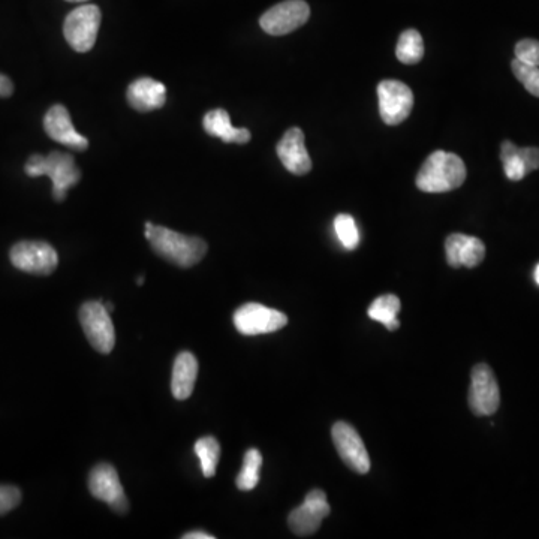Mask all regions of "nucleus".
<instances>
[{"mask_svg": "<svg viewBox=\"0 0 539 539\" xmlns=\"http://www.w3.org/2000/svg\"><path fill=\"white\" fill-rule=\"evenodd\" d=\"M144 228V236L149 240L153 251L174 266L189 269L206 257L207 243L200 237L185 236L153 225L152 222H146Z\"/></svg>", "mask_w": 539, "mask_h": 539, "instance_id": "obj_1", "label": "nucleus"}, {"mask_svg": "<svg viewBox=\"0 0 539 539\" xmlns=\"http://www.w3.org/2000/svg\"><path fill=\"white\" fill-rule=\"evenodd\" d=\"M466 180L465 162L454 153H432L417 174V188L427 194H444L459 189Z\"/></svg>", "mask_w": 539, "mask_h": 539, "instance_id": "obj_2", "label": "nucleus"}, {"mask_svg": "<svg viewBox=\"0 0 539 539\" xmlns=\"http://www.w3.org/2000/svg\"><path fill=\"white\" fill-rule=\"evenodd\" d=\"M24 171L29 177H50L53 182V197L57 203L65 201L66 192L81 180V171L75 165L74 158L62 152H53L48 156H30Z\"/></svg>", "mask_w": 539, "mask_h": 539, "instance_id": "obj_3", "label": "nucleus"}, {"mask_svg": "<svg viewBox=\"0 0 539 539\" xmlns=\"http://www.w3.org/2000/svg\"><path fill=\"white\" fill-rule=\"evenodd\" d=\"M101 9L96 5H83L69 12L63 24L66 42L77 53H87L95 47L101 26Z\"/></svg>", "mask_w": 539, "mask_h": 539, "instance_id": "obj_4", "label": "nucleus"}, {"mask_svg": "<svg viewBox=\"0 0 539 539\" xmlns=\"http://www.w3.org/2000/svg\"><path fill=\"white\" fill-rule=\"evenodd\" d=\"M80 324L90 345L101 352L110 354L116 345V331L113 321L102 301H87L80 309Z\"/></svg>", "mask_w": 539, "mask_h": 539, "instance_id": "obj_5", "label": "nucleus"}, {"mask_svg": "<svg viewBox=\"0 0 539 539\" xmlns=\"http://www.w3.org/2000/svg\"><path fill=\"white\" fill-rule=\"evenodd\" d=\"M12 266L24 273L48 276L56 270L59 255L45 242H20L11 249Z\"/></svg>", "mask_w": 539, "mask_h": 539, "instance_id": "obj_6", "label": "nucleus"}, {"mask_svg": "<svg viewBox=\"0 0 539 539\" xmlns=\"http://www.w3.org/2000/svg\"><path fill=\"white\" fill-rule=\"evenodd\" d=\"M288 324V316L258 303L243 304L234 313V325L245 336L274 333Z\"/></svg>", "mask_w": 539, "mask_h": 539, "instance_id": "obj_7", "label": "nucleus"}, {"mask_svg": "<svg viewBox=\"0 0 539 539\" xmlns=\"http://www.w3.org/2000/svg\"><path fill=\"white\" fill-rule=\"evenodd\" d=\"M501 405V391L495 373L487 364H477L472 370L469 406L478 417L495 414Z\"/></svg>", "mask_w": 539, "mask_h": 539, "instance_id": "obj_8", "label": "nucleus"}, {"mask_svg": "<svg viewBox=\"0 0 539 539\" xmlns=\"http://www.w3.org/2000/svg\"><path fill=\"white\" fill-rule=\"evenodd\" d=\"M379 113L384 123L400 125L408 119L414 107V95L402 81L385 80L378 86Z\"/></svg>", "mask_w": 539, "mask_h": 539, "instance_id": "obj_9", "label": "nucleus"}, {"mask_svg": "<svg viewBox=\"0 0 539 539\" xmlns=\"http://www.w3.org/2000/svg\"><path fill=\"white\" fill-rule=\"evenodd\" d=\"M89 490L93 498L105 502L114 513H128L129 502L125 490L120 484L119 474L108 463H101L92 469L89 477Z\"/></svg>", "mask_w": 539, "mask_h": 539, "instance_id": "obj_10", "label": "nucleus"}, {"mask_svg": "<svg viewBox=\"0 0 539 539\" xmlns=\"http://www.w3.org/2000/svg\"><path fill=\"white\" fill-rule=\"evenodd\" d=\"M309 17L310 8L304 0H285L264 12L260 24L269 35L282 36L306 24Z\"/></svg>", "mask_w": 539, "mask_h": 539, "instance_id": "obj_11", "label": "nucleus"}, {"mask_svg": "<svg viewBox=\"0 0 539 539\" xmlns=\"http://www.w3.org/2000/svg\"><path fill=\"white\" fill-rule=\"evenodd\" d=\"M334 447L339 453L340 459L346 466L357 474H367L370 471V457L364 447L363 439L351 424L336 423L331 430Z\"/></svg>", "mask_w": 539, "mask_h": 539, "instance_id": "obj_12", "label": "nucleus"}, {"mask_svg": "<svg viewBox=\"0 0 539 539\" xmlns=\"http://www.w3.org/2000/svg\"><path fill=\"white\" fill-rule=\"evenodd\" d=\"M327 495L322 490H312L300 507L288 517V525L297 537H310L318 531L322 520L330 514Z\"/></svg>", "mask_w": 539, "mask_h": 539, "instance_id": "obj_13", "label": "nucleus"}, {"mask_svg": "<svg viewBox=\"0 0 539 539\" xmlns=\"http://www.w3.org/2000/svg\"><path fill=\"white\" fill-rule=\"evenodd\" d=\"M44 129L48 137L68 149L84 152L89 147V140L75 131L69 111L63 105H54L44 117Z\"/></svg>", "mask_w": 539, "mask_h": 539, "instance_id": "obj_14", "label": "nucleus"}, {"mask_svg": "<svg viewBox=\"0 0 539 539\" xmlns=\"http://www.w3.org/2000/svg\"><path fill=\"white\" fill-rule=\"evenodd\" d=\"M276 152L289 173L304 176L312 170V159L307 153L304 132L300 128L288 129L277 144Z\"/></svg>", "mask_w": 539, "mask_h": 539, "instance_id": "obj_15", "label": "nucleus"}, {"mask_svg": "<svg viewBox=\"0 0 539 539\" xmlns=\"http://www.w3.org/2000/svg\"><path fill=\"white\" fill-rule=\"evenodd\" d=\"M447 261L453 269L468 267L475 269L480 266L486 257V246L477 237L466 234H451L445 242Z\"/></svg>", "mask_w": 539, "mask_h": 539, "instance_id": "obj_16", "label": "nucleus"}, {"mask_svg": "<svg viewBox=\"0 0 539 539\" xmlns=\"http://www.w3.org/2000/svg\"><path fill=\"white\" fill-rule=\"evenodd\" d=\"M129 105L140 113H150L164 107L167 101V87L161 81L143 77L129 84L126 93Z\"/></svg>", "mask_w": 539, "mask_h": 539, "instance_id": "obj_17", "label": "nucleus"}, {"mask_svg": "<svg viewBox=\"0 0 539 539\" xmlns=\"http://www.w3.org/2000/svg\"><path fill=\"white\" fill-rule=\"evenodd\" d=\"M198 376V361L192 352H180L174 361L171 391L174 399L186 400L194 393Z\"/></svg>", "mask_w": 539, "mask_h": 539, "instance_id": "obj_18", "label": "nucleus"}, {"mask_svg": "<svg viewBox=\"0 0 539 539\" xmlns=\"http://www.w3.org/2000/svg\"><path fill=\"white\" fill-rule=\"evenodd\" d=\"M204 129L210 137L221 138L224 143L246 144L251 141V132L246 128H234L230 114L225 110H212L204 116Z\"/></svg>", "mask_w": 539, "mask_h": 539, "instance_id": "obj_19", "label": "nucleus"}, {"mask_svg": "<svg viewBox=\"0 0 539 539\" xmlns=\"http://www.w3.org/2000/svg\"><path fill=\"white\" fill-rule=\"evenodd\" d=\"M400 312V300L394 294L381 295L369 307V316L373 321L381 322L390 331L400 327L397 315Z\"/></svg>", "mask_w": 539, "mask_h": 539, "instance_id": "obj_20", "label": "nucleus"}, {"mask_svg": "<svg viewBox=\"0 0 539 539\" xmlns=\"http://www.w3.org/2000/svg\"><path fill=\"white\" fill-rule=\"evenodd\" d=\"M396 56L405 65L420 63L424 56L423 36L415 29H408L400 35Z\"/></svg>", "mask_w": 539, "mask_h": 539, "instance_id": "obj_21", "label": "nucleus"}, {"mask_svg": "<svg viewBox=\"0 0 539 539\" xmlns=\"http://www.w3.org/2000/svg\"><path fill=\"white\" fill-rule=\"evenodd\" d=\"M195 454L200 459L204 477H215L219 457H221V445L216 441V438L206 436V438L198 439L197 444H195Z\"/></svg>", "mask_w": 539, "mask_h": 539, "instance_id": "obj_22", "label": "nucleus"}, {"mask_svg": "<svg viewBox=\"0 0 539 539\" xmlns=\"http://www.w3.org/2000/svg\"><path fill=\"white\" fill-rule=\"evenodd\" d=\"M263 466V456L260 451L251 448L243 459V468L237 477L236 484L242 492H251L260 483V471Z\"/></svg>", "mask_w": 539, "mask_h": 539, "instance_id": "obj_23", "label": "nucleus"}, {"mask_svg": "<svg viewBox=\"0 0 539 539\" xmlns=\"http://www.w3.org/2000/svg\"><path fill=\"white\" fill-rule=\"evenodd\" d=\"M502 164H504L505 176L513 182L525 179L528 176L525 162L519 155V147L511 141H504L501 149Z\"/></svg>", "mask_w": 539, "mask_h": 539, "instance_id": "obj_24", "label": "nucleus"}, {"mask_svg": "<svg viewBox=\"0 0 539 539\" xmlns=\"http://www.w3.org/2000/svg\"><path fill=\"white\" fill-rule=\"evenodd\" d=\"M334 231H336L337 239L342 243L343 248L348 251H354L360 243V231L354 218L349 215H339L334 219Z\"/></svg>", "mask_w": 539, "mask_h": 539, "instance_id": "obj_25", "label": "nucleus"}, {"mask_svg": "<svg viewBox=\"0 0 539 539\" xmlns=\"http://www.w3.org/2000/svg\"><path fill=\"white\" fill-rule=\"evenodd\" d=\"M513 72L517 80L525 86L531 95L539 98V66L526 65L520 60L514 59Z\"/></svg>", "mask_w": 539, "mask_h": 539, "instance_id": "obj_26", "label": "nucleus"}, {"mask_svg": "<svg viewBox=\"0 0 539 539\" xmlns=\"http://www.w3.org/2000/svg\"><path fill=\"white\" fill-rule=\"evenodd\" d=\"M516 59L526 65L539 66V41L523 39L516 45Z\"/></svg>", "mask_w": 539, "mask_h": 539, "instance_id": "obj_27", "label": "nucleus"}, {"mask_svg": "<svg viewBox=\"0 0 539 539\" xmlns=\"http://www.w3.org/2000/svg\"><path fill=\"white\" fill-rule=\"evenodd\" d=\"M21 502V492L14 486H0V516L18 507Z\"/></svg>", "mask_w": 539, "mask_h": 539, "instance_id": "obj_28", "label": "nucleus"}, {"mask_svg": "<svg viewBox=\"0 0 539 539\" xmlns=\"http://www.w3.org/2000/svg\"><path fill=\"white\" fill-rule=\"evenodd\" d=\"M519 155L522 161L525 162L528 174L539 168V149L538 147H519Z\"/></svg>", "mask_w": 539, "mask_h": 539, "instance_id": "obj_29", "label": "nucleus"}, {"mask_svg": "<svg viewBox=\"0 0 539 539\" xmlns=\"http://www.w3.org/2000/svg\"><path fill=\"white\" fill-rule=\"evenodd\" d=\"M14 93V84L5 75L0 74V98H8Z\"/></svg>", "mask_w": 539, "mask_h": 539, "instance_id": "obj_30", "label": "nucleus"}, {"mask_svg": "<svg viewBox=\"0 0 539 539\" xmlns=\"http://www.w3.org/2000/svg\"><path fill=\"white\" fill-rule=\"evenodd\" d=\"M213 535L207 534V532L203 531H194V532H188V534L183 535V539H213Z\"/></svg>", "mask_w": 539, "mask_h": 539, "instance_id": "obj_31", "label": "nucleus"}, {"mask_svg": "<svg viewBox=\"0 0 539 539\" xmlns=\"http://www.w3.org/2000/svg\"><path fill=\"white\" fill-rule=\"evenodd\" d=\"M534 277H535V282H537V285L539 286V264L537 267H535Z\"/></svg>", "mask_w": 539, "mask_h": 539, "instance_id": "obj_32", "label": "nucleus"}, {"mask_svg": "<svg viewBox=\"0 0 539 539\" xmlns=\"http://www.w3.org/2000/svg\"><path fill=\"white\" fill-rule=\"evenodd\" d=\"M105 307H107V310L110 313L113 312V310H114L113 303H107V304H105Z\"/></svg>", "mask_w": 539, "mask_h": 539, "instance_id": "obj_33", "label": "nucleus"}, {"mask_svg": "<svg viewBox=\"0 0 539 539\" xmlns=\"http://www.w3.org/2000/svg\"><path fill=\"white\" fill-rule=\"evenodd\" d=\"M137 285L138 286L144 285V276H138Z\"/></svg>", "mask_w": 539, "mask_h": 539, "instance_id": "obj_34", "label": "nucleus"}, {"mask_svg": "<svg viewBox=\"0 0 539 539\" xmlns=\"http://www.w3.org/2000/svg\"><path fill=\"white\" fill-rule=\"evenodd\" d=\"M66 2H87V0H66Z\"/></svg>", "mask_w": 539, "mask_h": 539, "instance_id": "obj_35", "label": "nucleus"}]
</instances>
